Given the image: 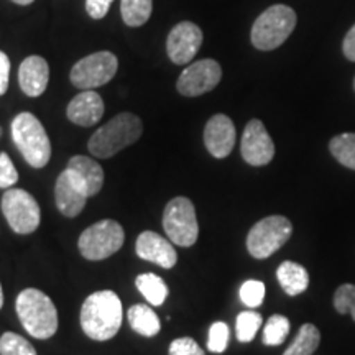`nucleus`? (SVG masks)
<instances>
[{
    "instance_id": "f257e3e1",
    "label": "nucleus",
    "mask_w": 355,
    "mask_h": 355,
    "mask_svg": "<svg viewBox=\"0 0 355 355\" xmlns=\"http://www.w3.org/2000/svg\"><path fill=\"white\" fill-rule=\"evenodd\" d=\"M123 319L122 301L110 290L92 293L83 303L79 321L89 339L110 340L121 331Z\"/></svg>"
},
{
    "instance_id": "f03ea898",
    "label": "nucleus",
    "mask_w": 355,
    "mask_h": 355,
    "mask_svg": "<svg viewBox=\"0 0 355 355\" xmlns=\"http://www.w3.org/2000/svg\"><path fill=\"white\" fill-rule=\"evenodd\" d=\"M141 133H144V123L139 115L122 112L92 133L87 148L96 158L105 159L135 144Z\"/></svg>"
},
{
    "instance_id": "7ed1b4c3",
    "label": "nucleus",
    "mask_w": 355,
    "mask_h": 355,
    "mask_svg": "<svg viewBox=\"0 0 355 355\" xmlns=\"http://www.w3.org/2000/svg\"><path fill=\"white\" fill-rule=\"evenodd\" d=\"M15 309L25 331L35 339H50L58 331V309L46 293L37 288L20 291Z\"/></svg>"
},
{
    "instance_id": "20e7f679",
    "label": "nucleus",
    "mask_w": 355,
    "mask_h": 355,
    "mask_svg": "<svg viewBox=\"0 0 355 355\" xmlns=\"http://www.w3.org/2000/svg\"><path fill=\"white\" fill-rule=\"evenodd\" d=\"M12 139L32 168H44L51 158V141L43 123L30 112H21L12 122Z\"/></svg>"
},
{
    "instance_id": "39448f33",
    "label": "nucleus",
    "mask_w": 355,
    "mask_h": 355,
    "mask_svg": "<svg viewBox=\"0 0 355 355\" xmlns=\"http://www.w3.org/2000/svg\"><path fill=\"white\" fill-rule=\"evenodd\" d=\"M296 26V12L291 7L277 3L261 13L252 26V44L260 51L277 50L286 42Z\"/></svg>"
},
{
    "instance_id": "423d86ee",
    "label": "nucleus",
    "mask_w": 355,
    "mask_h": 355,
    "mask_svg": "<svg viewBox=\"0 0 355 355\" xmlns=\"http://www.w3.org/2000/svg\"><path fill=\"white\" fill-rule=\"evenodd\" d=\"M125 241V232L117 220L104 219L89 225L79 235L78 248L86 260L101 261L117 254Z\"/></svg>"
},
{
    "instance_id": "0eeeda50",
    "label": "nucleus",
    "mask_w": 355,
    "mask_h": 355,
    "mask_svg": "<svg viewBox=\"0 0 355 355\" xmlns=\"http://www.w3.org/2000/svg\"><path fill=\"white\" fill-rule=\"evenodd\" d=\"M293 234V224L285 216H268L257 222L247 235V250L254 259L263 260L272 257Z\"/></svg>"
},
{
    "instance_id": "6e6552de",
    "label": "nucleus",
    "mask_w": 355,
    "mask_h": 355,
    "mask_svg": "<svg viewBox=\"0 0 355 355\" xmlns=\"http://www.w3.org/2000/svg\"><path fill=\"white\" fill-rule=\"evenodd\" d=\"M163 229L166 237L180 247H193L199 237L196 207L184 196L173 198L163 211Z\"/></svg>"
},
{
    "instance_id": "1a4fd4ad",
    "label": "nucleus",
    "mask_w": 355,
    "mask_h": 355,
    "mask_svg": "<svg viewBox=\"0 0 355 355\" xmlns=\"http://www.w3.org/2000/svg\"><path fill=\"white\" fill-rule=\"evenodd\" d=\"M2 212L15 234L28 235L40 227L42 211L28 191L8 188L2 196Z\"/></svg>"
},
{
    "instance_id": "9d476101",
    "label": "nucleus",
    "mask_w": 355,
    "mask_h": 355,
    "mask_svg": "<svg viewBox=\"0 0 355 355\" xmlns=\"http://www.w3.org/2000/svg\"><path fill=\"white\" fill-rule=\"evenodd\" d=\"M117 69L119 60L114 53L97 51L79 60L71 69L69 79L74 87L89 91V89L105 86L109 81H112Z\"/></svg>"
},
{
    "instance_id": "9b49d317",
    "label": "nucleus",
    "mask_w": 355,
    "mask_h": 355,
    "mask_svg": "<svg viewBox=\"0 0 355 355\" xmlns=\"http://www.w3.org/2000/svg\"><path fill=\"white\" fill-rule=\"evenodd\" d=\"M220 79L222 68L216 60H199L180 74L176 89L184 97H198L211 92Z\"/></svg>"
},
{
    "instance_id": "f8f14e48",
    "label": "nucleus",
    "mask_w": 355,
    "mask_h": 355,
    "mask_svg": "<svg viewBox=\"0 0 355 355\" xmlns=\"http://www.w3.org/2000/svg\"><path fill=\"white\" fill-rule=\"evenodd\" d=\"M242 158L250 166H265L275 157V144L263 122L254 119L247 123L241 144Z\"/></svg>"
},
{
    "instance_id": "ddd939ff",
    "label": "nucleus",
    "mask_w": 355,
    "mask_h": 355,
    "mask_svg": "<svg viewBox=\"0 0 355 355\" xmlns=\"http://www.w3.org/2000/svg\"><path fill=\"white\" fill-rule=\"evenodd\" d=\"M201 28L193 21H181L173 26L166 40V53L175 64H188L202 44Z\"/></svg>"
},
{
    "instance_id": "4468645a",
    "label": "nucleus",
    "mask_w": 355,
    "mask_h": 355,
    "mask_svg": "<svg viewBox=\"0 0 355 355\" xmlns=\"http://www.w3.org/2000/svg\"><path fill=\"white\" fill-rule=\"evenodd\" d=\"M235 125L227 115L216 114L204 127V145L214 158H227L235 146Z\"/></svg>"
},
{
    "instance_id": "2eb2a0df",
    "label": "nucleus",
    "mask_w": 355,
    "mask_h": 355,
    "mask_svg": "<svg viewBox=\"0 0 355 355\" xmlns=\"http://www.w3.org/2000/svg\"><path fill=\"white\" fill-rule=\"evenodd\" d=\"M135 250L141 260H146L166 270H171L178 261V254L173 247V242L170 239L166 241L165 237L153 232V230H145L139 235Z\"/></svg>"
},
{
    "instance_id": "dca6fc26",
    "label": "nucleus",
    "mask_w": 355,
    "mask_h": 355,
    "mask_svg": "<svg viewBox=\"0 0 355 355\" xmlns=\"http://www.w3.org/2000/svg\"><path fill=\"white\" fill-rule=\"evenodd\" d=\"M87 194L74 180V176L66 170L60 173L55 184V202L58 211L64 217H78L86 207Z\"/></svg>"
},
{
    "instance_id": "f3484780",
    "label": "nucleus",
    "mask_w": 355,
    "mask_h": 355,
    "mask_svg": "<svg viewBox=\"0 0 355 355\" xmlns=\"http://www.w3.org/2000/svg\"><path fill=\"white\" fill-rule=\"evenodd\" d=\"M104 101L97 92L89 91L79 92L74 96L66 109V115L73 123L79 127H92L101 121L104 115Z\"/></svg>"
},
{
    "instance_id": "a211bd4d",
    "label": "nucleus",
    "mask_w": 355,
    "mask_h": 355,
    "mask_svg": "<svg viewBox=\"0 0 355 355\" xmlns=\"http://www.w3.org/2000/svg\"><path fill=\"white\" fill-rule=\"evenodd\" d=\"M48 83H50V66L44 58L32 55L21 61L19 68V84L26 96L40 97L46 91Z\"/></svg>"
},
{
    "instance_id": "6ab92c4d",
    "label": "nucleus",
    "mask_w": 355,
    "mask_h": 355,
    "mask_svg": "<svg viewBox=\"0 0 355 355\" xmlns=\"http://www.w3.org/2000/svg\"><path fill=\"white\" fill-rule=\"evenodd\" d=\"M66 170L74 176L87 198L96 196L104 186V170L96 159L84 157V155H76V157L69 158Z\"/></svg>"
},
{
    "instance_id": "aec40b11",
    "label": "nucleus",
    "mask_w": 355,
    "mask_h": 355,
    "mask_svg": "<svg viewBox=\"0 0 355 355\" xmlns=\"http://www.w3.org/2000/svg\"><path fill=\"white\" fill-rule=\"evenodd\" d=\"M279 286L290 296L301 295L309 286V273L303 265L296 261H283L277 270Z\"/></svg>"
},
{
    "instance_id": "412c9836",
    "label": "nucleus",
    "mask_w": 355,
    "mask_h": 355,
    "mask_svg": "<svg viewBox=\"0 0 355 355\" xmlns=\"http://www.w3.org/2000/svg\"><path fill=\"white\" fill-rule=\"evenodd\" d=\"M127 318L132 329L144 337H155L162 331L158 314L146 304H133L128 309Z\"/></svg>"
},
{
    "instance_id": "4be33fe9",
    "label": "nucleus",
    "mask_w": 355,
    "mask_h": 355,
    "mask_svg": "<svg viewBox=\"0 0 355 355\" xmlns=\"http://www.w3.org/2000/svg\"><path fill=\"white\" fill-rule=\"evenodd\" d=\"M135 285L144 298L152 306H162L168 298V285L165 279L155 273H141L137 277Z\"/></svg>"
},
{
    "instance_id": "5701e85b",
    "label": "nucleus",
    "mask_w": 355,
    "mask_h": 355,
    "mask_svg": "<svg viewBox=\"0 0 355 355\" xmlns=\"http://www.w3.org/2000/svg\"><path fill=\"white\" fill-rule=\"evenodd\" d=\"M321 343V332L314 324L306 322L300 327L298 334L283 355H314Z\"/></svg>"
},
{
    "instance_id": "b1692460",
    "label": "nucleus",
    "mask_w": 355,
    "mask_h": 355,
    "mask_svg": "<svg viewBox=\"0 0 355 355\" xmlns=\"http://www.w3.org/2000/svg\"><path fill=\"white\" fill-rule=\"evenodd\" d=\"M153 10V0H122V20L127 26H141L148 21Z\"/></svg>"
},
{
    "instance_id": "393cba45",
    "label": "nucleus",
    "mask_w": 355,
    "mask_h": 355,
    "mask_svg": "<svg viewBox=\"0 0 355 355\" xmlns=\"http://www.w3.org/2000/svg\"><path fill=\"white\" fill-rule=\"evenodd\" d=\"M329 150L340 165L355 170V133H340L331 140Z\"/></svg>"
},
{
    "instance_id": "a878e982",
    "label": "nucleus",
    "mask_w": 355,
    "mask_h": 355,
    "mask_svg": "<svg viewBox=\"0 0 355 355\" xmlns=\"http://www.w3.org/2000/svg\"><path fill=\"white\" fill-rule=\"evenodd\" d=\"M261 322H263V318L257 311H243L239 314L235 321V336L239 343H252L261 327Z\"/></svg>"
},
{
    "instance_id": "bb28decb",
    "label": "nucleus",
    "mask_w": 355,
    "mask_h": 355,
    "mask_svg": "<svg viewBox=\"0 0 355 355\" xmlns=\"http://www.w3.org/2000/svg\"><path fill=\"white\" fill-rule=\"evenodd\" d=\"M290 334V321L283 314H273L265 324L263 329V344L265 345H282Z\"/></svg>"
},
{
    "instance_id": "cd10ccee",
    "label": "nucleus",
    "mask_w": 355,
    "mask_h": 355,
    "mask_svg": "<svg viewBox=\"0 0 355 355\" xmlns=\"http://www.w3.org/2000/svg\"><path fill=\"white\" fill-rule=\"evenodd\" d=\"M0 355H38L25 337L15 332H3L0 336Z\"/></svg>"
},
{
    "instance_id": "c85d7f7f",
    "label": "nucleus",
    "mask_w": 355,
    "mask_h": 355,
    "mask_svg": "<svg viewBox=\"0 0 355 355\" xmlns=\"http://www.w3.org/2000/svg\"><path fill=\"white\" fill-rule=\"evenodd\" d=\"M334 308L339 314H350L355 321V285L345 283L334 293Z\"/></svg>"
},
{
    "instance_id": "c756f323",
    "label": "nucleus",
    "mask_w": 355,
    "mask_h": 355,
    "mask_svg": "<svg viewBox=\"0 0 355 355\" xmlns=\"http://www.w3.org/2000/svg\"><path fill=\"white\" fill-rule=\"evenodd\" d=\"M229 326L225 322L217 321L209 327V337H207V349L214 354H222L227 349L229 344Z\"/></svg>"
},
{
    "instance_id": "7c9ffc66",
    "label": "nucleus",
    "mask_w": 355,
    "mask_h": 355,
    "mask_svg": "<svg viewBox=\"0 0 355 355\" xmlns=\"http://www.w3.org/2000/svg\"><path fill=\"white\" fill-rule=\"evenodd\" d=\"M241 300L248 308H259L265 300V285L259 279H248L241 286Z\"/></svg>"
},
{
    "instance_id": "2f4dec72",
    "label": "nucleus",
    "mask_w": 355,
    "mask_h": 355,
    "mask_svg": "<svg viewBox=\"0 0 355 355\" xmlns=\"http://www.w3.org/2000/svg\"><path fill=\"white\" fill-rule=\"evenodd\" d=\"M19 181V171L6 152L0 153V189H8Z\"/></svg>"
},
{
    "instance_id": "473e14b6",
    "label": "nucleus",
    "mask_w": 355,
    "mask_h": 355,
    "mask_svg": "<svg viewBox=\"0 0 355 355\" xmlns=\"http://www.w3.org/2000/svg\"><path fill=\"white\" fill-rule=\"evenodd\" d=\"M168 355H206L193 337H180L170 344Z\"/></svg>"
},
{
    "instance_id": "72a5a7b5",
    "label": "nucleus",
    "mask_w": 355,
    "mask_h": 355,
    "mask_svg": "<svg viewBox=\"0 0 355 355\" xmlns=\"http://www.w3.org/2000/svg\"><path fill=\"white\" fill-rule=\"evenodd\" d=\"M114 0H86V10L89 17L94 20L104 19L109 13V8Z\"/></svg>"
},
{
    "instance_id": "f704fd0d",
    "label": "nucleus",
    "mask_w": 355,
    "mask_h": 355,
    "mask_svg": "<svg viewBox=\"0 0 355 355\" xmlns=\"http://www.w3.org/2000/svg\"><path fill=\"white\" fill-rule=\"evenodd\" d=\"M10 83V60L3 51H0V96H3Z\"/></svg>"
},
{
    "instance_id": "c9c22d12",
    "label": "nucleus",
    "mask_w": 355,
    "mask_h": 355,
    "mask_svg": "<svg viewBox=\"0 0 355 355\" xmlns=\"http://www.w3.org/2000/svg\"><path fill=\"white\" fill-rule=\"evenodd\" d=\"M343 51L347 60L355 61V25L349 30V33L345 35L344 43H343Z\"/></svg>"
},
{
    "instance_id": "e433bc0d",
    "label": "nucleus",
    "mask_w": 355,
    "mask_h": 355,
    "mask_svg": "<svg viewBox=\"0 0 355 355\" xmlns=\"http://www.w3.org/2000/svg\"><path fill=\"white\" fill-rule=\"evenodd\" d=\"M12 2L19 3V6H30V3H33L35 0H12Z\"/></svg>"
},
{
    "instance_id": "4c0bfd02",
    "label": "nucleus",
    "mask_w": 355,
    "mask_h": 355,
    "mask_svg": "<svg viewBox=\"0 0 355 355\" xmlns=\"http://www.w3.org/2000/svg\"><path fill=\"white\" fill-rule=\"evenodd\" d=\"M3 306V290H2V283H0V309Z\"/></svg>"
},
{
    "instance_id": "58836bf2",
    "label": "nucleus",
    "mask_w": 355,
    "mask_h": 355,
    "mask_svg": "<svg viewBox=\"0 0 355 355\" xmlns=\"http://www.w3.org/2000/svg\"><path fill=\"white\" fill-rule=\"evenodd\" d=\"M354 89H355V79H354Z\"/></svg>"
}]
</instances>
